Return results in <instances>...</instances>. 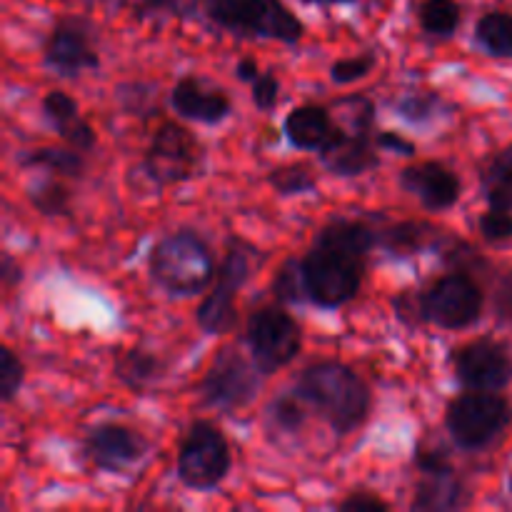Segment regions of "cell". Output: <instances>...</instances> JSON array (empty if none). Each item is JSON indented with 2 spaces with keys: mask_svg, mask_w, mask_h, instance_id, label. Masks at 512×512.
Listing matches in <instances>:
<instances>
[{
  "mask_svg": "<svg viewBox=\"0 0 512 512\" xmlns=\"http://www.w3.org/2000/svg\"><path fill=\"white\" fill-rule=\"evenodd\" d=\"M483 278L468 270H445L423 288H405L390 298L395 318L408 328H438L463 333L485 315Z\"/></svg>",
  "mask_w": 512,
  "mask_h": 512,
  "instance_id": "cell-1",
  "label": "cell"
},
{
  "mask_svg": "<svg viewBox=\"0 0 512 512\" xmlns=\"http://www.w3.org/2000/svg\"><path fill=\"white\" fill-rule=\"evenodd\" d=\"M293 388L335 438L358 433L373 413V390L363 375L343 360H313L295 375Z\"/></svg>",
  "mask_w": 512,
  "mask_h": 512,
  "instance_id": "cell-2",
  "label": "cell"
},
{
  "mask_svg": "<svg viewBox=\"0 0 512 512\" xmlns=\"http://www.w3.org/2000/svg\"><path fill=\"white\" fill-rule=\"evenodd\" d=\"M338 135L318 153L320 165L335 178H363L383 165L375 143L378 130V105L370 95L350 93L330 103Z\"/></svg>",
  "mask_w": 512,
  "mask_h": 512,
  "instance_id": "cell-3",
  "label": "cell"
},
{
  "mask_svg": "<svg viewBox=\"0 0 512 512\" xmlns=\"http://www.w3.org/2000/svg\"><path fill=\"white\" fill-rule=\"evenodd\" d=\"M218 273L213 245L195 228L160 235L148 253V275L170 298H195L213 285Z\"/></svg>",
  "mask_w": 512,
  "mask_h": 512,
  "instance_id": "cell-4",
  "label": "cell"
},
{
  "mask_svg": "<svg viewBox=\"0 0 512 512\" xmlns=\"http://www.w3.org/2000/svg\"><path fill=\"white\" fill-rule=\"evenodd\" d=\"M208 170V148L203 140L178 120H160L150 135L135 173L143 188L163 193L173 185L203 178Z\"/></svg>",
  "mask_w": 512,
  "mask_h": 512,
  "instance_id": "cell-5",
  "label": "cell"
},
{
  "mask_svg": "<svg viewBox=\"0 0 512 512\" xmlns=\"http://www.w3.org/2000/svg\"><path fill=\"white\" fill-rule=\"evenodd\" d=\"M263 260L265 255L248 240L238 238V235L225 238L223 258L218 263L210 293L195 310V325L200 328V333L208 338H218V335H228L238 328L240 315L235 298L253 280L255 270L263 265Z\"/></svg>",
  "mask_w": 512,
  "mask_h": 512,
  "instance_id": "cell-6",
  "label": "cell"
},
{
  "mask_svg": "<svg viewBox=\"0 0 512 512\" xmlns=\"http://www.w3.org/2000/svg\"><path fill=\"white\" fill-rule=\"evenodd\" d=\"M200 10L213 28L243 40L298 45L305 35V23L283 0H200Z\"/></svg>",
  "mask_w": 512,
  "mask_h": 512,
  "instance_id": "cell-7",
  "label": "cell"
},
{
  "mask_svg": "<svg viewBox=\"0 0 512 512\" xmlns=\"http://www.w3.org/2000/svg\"><path fill=\"white\" fill-rule=\"evenodd\" d=\"M370 260L355 258L328 245L310 243L300 258L305 303L320 310H340L353 303L365 283Z\"/></svg>",
  "mask_w": 512,
  "mask_h": 512,
  "instance_id": "cell-8",
  "label": "cell"
},
{
  "mask_svg": "<svg viewBox=\"0 0 512 512\" xmlns=\"http://www.w3.org/2000/svg\"><path fill=\"white\" fill-rule=\"evenodd\" d=\"M512 423V403L503 393L465 390L445 405L443 425L460 453H483Z\"/></svg>",
  "mask_w": 512,
  "mask_h": 512,
  "instance_id": "cell-9",
  "label": "cell"
},
{
  "mask_svg": "<svg viewBox=\"0 0 512 512\" xmlns=\"http://www.w3.org/2000/svg\"><path fill=\"white\" fill-rule=\"evenodd\" d=\"M233 470V450L223 430L208 418L185 425L175 450V475L180 485L195 493H213Z\"/></svg>",
  "mask_w": 512,
  "mask_h": 512,
  "instance_id": "cell-10",
  "label": "cell"
},
{
  "mask_svg": "<svg viewBox=\"0 0 512 512\" xmlns=\"http://www.w3.org/2000/svg\"><path fill=\"white\" fill-rule=\"evenodd\" d=\"M263 378L255 360L240 345H223L200 378V405L220 415L240 413L258 400Z\"/></svg>",
  "mask_w": 512,
  "mask_h": 512,
  "instance_id": "cell-11",
  "label": "cell"
},
{
  "mask_svg": "<svg viewBox=\"0 0 512 512\" xmlns=\"http://www.w3.org/2000/svg\"><path fill=\"white\" fill-rule=\"evenodd\" d=\"M418 473L408 510L413 512H458L473 505L475 493L453 463V453L440 443H418L413 453Z\"/></svg>",
  "mask_w": 512,
  "mask_h": 512,
  "instance_id": "cell-12",
  "label": "cell"
},
{
  "mask_svg": "<svg viewBox=\"0 0 512 512\" xmlns=\"http://www.w3.org/2000/svg\"><path fill=\"white\" fill-rule=\"evenodd\" d=\"M243 343L260 373L273 378L303 353V325L293 313H288L283 303L275 300L260 305L245 318Z\"/></svg>",
  "mask_w": 512,
  "mask_h": 512,
  "instance_id": "cell-13",
  "label": "cell"
},
{
  "mask_svg": "<svg viewBox=\"0 0 512 512\" xmlns=\"http://www.w3.org/2000/svg\"><path fill=\"white\" fill-rule=\"evenodd\" d=\"M40 63L50 75L78 80L103 65L98 48V28L83 15H63L48 30L40 48Z\"/></svg>",
  "mask_w": 512,
  "mask_h": 512,
  "instance_id": "cell-14",
  "label": "cell"
},
{
  "mask_svg": "<svg viewBox=\"0 0 512 512\" xmlns=\"http://www.w3.org/2000/svg\"><path fill=\"white\" fill-rule=\"evenodd\" d=\"M150 453V440L133 425L120 420H100L88 425L80 438V458L105 475H125L143 463Z\"/></svg>",
  "mask_w": 512,
  "mask_h": 512,
  "instance_id": "cell-15",
  "label": "cell"
},
{
  "mask_svg": "<svg viewBox=\"0 0 512 512\" xmlns=\"http://www.w3.org/2000/svg\"><path fill=\"white\" fill-rule=\"evenodd\" d=\"M455 380L463 390H488L503 393L512 383V355L500 340L483 335L468 340L450 353Z\"/></svg>",
  "mask_w": 512,
  "mask_h": 512,
  "instance_id": "cell-16",
  "label": "cell"
},
{
  "mask_svg": "<svg viewBox=\"0 0 512 512\" xmlns=\"http://www.w3.org/2000/svg\"><path fill=\"white\" fill-rule=\"evenodd\" d=\"M398 185L428 213H448L463 198V178L443 160H420L400 168Z\"/></svg>",
  "mask_w": 512,
  "mask_h": 512,
  "instance_id": "cell-17",
  "label": "cell"
},
{
  "mask_svg": "<svg viewBox=\"0 0 512 512\" xmlns=\"http://www.w3.org/2000/svg\"><path fill=\"white\" fill-rule=\"evenodd\" d=\"M375 223L378 250L388 260H410L418 255H438L453 233L430 220H390L380 213H368Z\"/></svg>",
  "mask_w": 512,
  "mask_h": 512,
  "instance_id": "cell-18",
  "label": "cell"
},
{
  "mask_svg": "<svg viewBox=\"0 0 512 512\" xmlns=\"http://www.w3.org/2000/svg\"><path fill=\"white\" fill-rule=\"evenodd\" d=\"M168 103L180 120L200 125L225 123L233 115V98L223 85L203 78V75H183L170 88Z\"/></svg>",
  "mask_w": 512,
  "mask_h": 512,
  "instance_id": "cell-19",
  "label": "cell"
},
{
  "mask_svg": "<svg viewBox=\"0 0 512 512\" xmlns=\"http://www.w3.org/2000/svg\"><path fill=\"white\" fill-rule=\"evenodd\" d=\"M40 115H43L45 125L63 140L70 148L80 150V153L90 155L98 148V133L93 125L80 115L78 100L65 90L53 88L43 95L40 100Z\"/></svg>",
  "mask_w": 512,
  "mask_h": 512,
  "instance_id": "cell-20",
  "label": "cell"
},
{
  "mask_svg": "<svg viewBox=\"0 0 512 512\" xmlns=\"http://www.w3.org/2000/svg\"><path fill=\"white\" fill-rule=\"evenodd\" d=\"M310 418H315L310 405L300 398L298 390L290 388L280 390L268 400L263 410V430L265 440L278 450H290L298 445L300 435L308 428Z\"/></svg>",
  "mask_w": 512,
  "mask_h": 512,
  "instance_id": "cell-21",
  "label": "cell"
},
{
  "mask_svg": "<svg viewBox=\"0 0 512 512\" xmlns=\"http://www.w3.org/2000/svg\"><path fill=\"white\" fill-rule=\"evenodd\" d=\"M283 135L295 150L320 153L338 135V120L330 105L303 103L295 105L283 120Z\"/></svg>",
  "mask_w": 512,
  "mask_h": 512,
  "instance_id": "cell-22",
  "label": "cell"
},
{
  "mask_svg": "<svg viewBox=\"0 0 512 512\" xmlns=\"http://www.w3.org/2000/svg\"><path fill=\"white\" fill-rule=\"evenodd\" d=\"M165 370H168V363L163 355L148 345L138 343L130 348H118L113 353L115 380L133 395H145L150 388H155Z\"/></svg>",
  "mask_w": 512,
  "mask_h": 512,
  "instance_id": "cell-23",
  "label": "cell"
},
{
  "mask_svg": "<svg viewBox=\"0 0 512 512\" xmlns=\"http://www.w3.org/2000/svg\"><path fill=\"white\" fill-rule=\"evenodd\" d=\"M390 110H393L395 118L413 125V128H428L435 120L448 118L450 113H455V105L448 103L440 90L408 88L390 100Z\"/></svg>",
  "mask_w": 512,
  "mask_h": 512,
  "instance_id": "cell-24",
  "label": "cell"
},
{
  "mask_svg": "<svg viewBox=\"0 0 512 512\" xmlns=\"http://www.w3.org/2000/svg\"><path fill=\"white\" fill-rule=\"evenodd\" d=\"M18 165L23 170H40V173L58 175L65 180H80L88 173L85 153L70 145H38L18 153Z\"/></svg>",
  "mask_w": 512,
  "mask_h": 512,
  "instance_id": "cell-25",
  "label": "cell"
},
{
  "mask_svg": "<svg viewBox=\"0 0 512 512\" xmlns=\"http://www.w3.org/2000/svg\"><path fill=\"white\" fill-rule=\"evenodd\" d=\"M25 200H28L30 208H33L40 218L60 220L73 218L75 213L73 190L65 183V178H58V175L45 173L43 178L30 180V183L25 185Z\"/></svg>",
  "mask_w": 512,
  "mask_h": 512,
  "instance_id": "cell-26",
  "label": "cell"
},
{
  "mask_svg": "<svg viewBox=\"0 0 512 512\" xmlns=\"http://www.w3.org/2000/svg\"><path fill=\"white\" fill-rule=\"evenodd\" d=\"M478 183L485 203L512 210V145L495 150L478 165Z\"/></svg>",
  "mask_w": 512,
  "mask_h": 512,
  "instance_id": "cell-27",
  "label": "cell"
},
{
  "mask_svg": "<svg viewBox=\"0 0 512 512\" xmlns=\"http://www.w3.org/2000/svg\"><path fill=\"white\" fill-rule=\"evenodd\" d=\"M473 45L495 60H512V13L490 10L480 15L473 28Z\"/></svg>",
  "mask_w": 512,
  "mask_h": 512,
  "instance_id": "cell-28",
  "label": "cell"
},
{
  "mask_svg": "<svg viewBox=\"0 0 512 512\" xmlns=\"http://www.w3.org/2000/svg\"><path fill=\"white\" fill-rule=\"evenodd\" d=\"M463 5L458 0H420L415 8V20L425 38L450 40L463 25Z\"/></svg>",
  "mask_w": 512,
  "mask_h": 512,
  "instance_id": "cell-29",
  "label": "cell"
},
{
  "mask_svg": "<svg viewBox=\"0 0 512 512\" xmlns=\"http://www.w3.org/2000/svg\"><path fill=\"white\" fill-rule=\"evenodd\" d=\"M265 183L278 198H300L318 190V173L313 165L295 160V163L275 165L265 173Z\"/></svg>",
  "mask_w": 512,
  "mask_h": 512,
  "instance_id": "cell-30",
  "label": "cell"
},
{
  "mask_svg": "<svg viewBox=\"0 0 512 512\" xmlns=\"http://www.w3.org/2000/svg\"><path fill=\"white\" fill-rule=\"evenodd\" d=\"M115 100L125 115H135V118L148 120L163 113L160 88L153 80H125L115 88Z\"/></svg>",
  "mask_w": 512,
  "mask_h": 512,
  "instance_id": "cell-31",
  "label": "cell"
},
{
  "mask_svg": "<svg viewBox=\"0 0 512 512\" xmlns=\"http://www.w3.org/2000/svg\"><path fill=\"white\" fill-rule=\"evenodd\" d=\"M135 20H195L203 15L200 0H133Z\"/></svg>",
  "mask_w": 512,
  "mask_h": 512,
  "instance_id": "cell-32",
  "label": "cell"
},
{
  "mask_svg": "<svg viewBox=\"0 0 512 512\" xmlns=\"http://www.w3.org/2000/svg\"><path fill=\"white\" fill-rule=\"evenodd\" d=\"M270 293L283 305H308L305 303L303 275H300V258H285L270 280Z\"/></svg>",
  "mask_w": 512,
  "mask_h": 512,
  "instance_id": "cell-33",
  "label": "cell"
},
{
  "mask_svg": "<svg viewBox=\"0 0 512 512\" xmlns=\"http://www.w3.org/2000/svg\"><path fill=\"white\" fill-rule=\"evenodd\" d=\"M378 65V55L375 50H363V53L348 55V58H338L330 65L328 75L333 85H353L358 80L368 78Z\"/></svg>",
  "mask_w": 512,
  "mask_h": 512,
  "instance_id": "cell-34",
  "label": "cell"
},
{
  "mask_svg": "<svg viewBox=\"0 0 512 512\" xmlns=\"http://www.w3.org/2000/svg\"><path fill=\"white\" fill-rule=\"evenodd\" d=\"M25 385V365L10 345L0 348V400L5 405L13 403Z\"/></svg>",
  "mask_w": 512,
  "mask_h": 512,
  "instance_id": "cell-35",
  "label": "cell"
},
{
  "mask_svg": "<svg viewBox=\"0 0 512 512\" xmlns=\"http://www.w3.org/2000/svg\"><path fill=\"white\" fill-rule=\"evenodd\" d=\"M478 233L488 245H505L512 240V210L488 205L478 218Z\"/></svg>",
  "mask_w": 512,
  "mask_h": 512,
  "instance_id": "cell-36",
  "label": "cell"
},
{
  "mask_svg": "<svg viewBox=\"0 0 512 512\" xmlns=\"http://www.w3.org/2000/svg\"><path fill=\"white\" fill-rule=\"evenodd\" d=\"M490 313H493L498 325H512V268L510 270H495L490 275Z\"/></svg>",
  "mask_w": 512,
  "mask_h": 512,
  "instance_id": "cell-37",
  "label": "cell"
},
{
  "mask_svg": "<svg viewBox=\"0 0 512 512\" xmlns=\"http://www.w3.org/2000/svg\"><path fill=\"white\" fill-rule=\"evenodd\" d=\"M280 95H283V83H280V78L275 75V70H263V73L250 83V100H253L255 110H260V113H273L280 105Z\"/></svg>",
  "mask_w": 512,
  "mask_h": 512,
  "instance_id": "cell-38",
  "label": "cell"
},
{
  "mask_svg": "<svg viewBox=\"0 0 512 512\" xmlns=\"http://www.w3.org/2000/svg\"><path fill=\"white\" fill-rule=\"evenodd\" d=\"M335 510L340 512H390L393 505L383 498L380 493L370 488H355L350 490L345 498H340L335 503Z\"/></svg>",
  "mask_w": 512,
  "mask_h": 512,
  "instance_id": "cell-39",
  "label": "cell"
},
{
  "mask_svg": "<svg viewBox=\"0 0 512 512\" xmlns=\"http://www.w3.org/2000/svg\"><path fill=\"white\" fill-rule=\"evenodd\" d=\"M375 143L383 153H393V155H403V158H415L418 148L410 138H405L403 133L398 130H375Z\"/></svg>",
  "mask_w": 512,
  "mask_h": 512,
  "instance_id": "cell-40",
  "label": "cell"
},
{
  "mask_svg": "<svg viewBox=\"0 0 512 512\" xmlns=\"http://www.w3.org/2000/svg\"><path fill=\"white\" fill-rule=\"evenodd\" d=\"M23 268H20L18 260L13 258V253L5 250L3 253V265H0V283H3L5 293H13L20 283H23Z\"/></svg>",
  "mask_w": 512,
  "mask_h": 512,
  "instance_id": "cell-41",
  "label": "cell"
},
{
  "mask_svg": "<svg viewBox=\"0 0 512 512\" xmlns=\"http://www.w3.org/2000/svg\"><path fill=\"white\" fill-rule=\"evenodd\" d=\"M233 73H235V78L240 80V83L250 85L255 78H258L260 73H263V68H260L258 60H255L253 55H243V58H240L238 63H235Z\"/></svg>",
  "mask_w": 512,
  "mask_h": 512,
  "instance_id": "cell-42",
  "label": "cell"
},
{
  "mask_svg": "<svg viewBox=\"0 0 512 512\" xmlns=\"http://www.w3.org/2000/svg\"><path fill=\"white\" fill-rule=\"evenodd\" d=\"M303 5H315V8H335V5H350L358 0H300Z\"/></svg>",
  "mask_w": 512,
  "mask_h": 512,
  "instance_id": "cell-43",
  "label": "cell"
}]
</instances>
